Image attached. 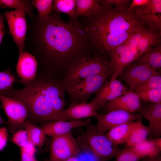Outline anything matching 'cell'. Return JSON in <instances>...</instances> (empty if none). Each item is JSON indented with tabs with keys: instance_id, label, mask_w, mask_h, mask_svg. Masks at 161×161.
I'll return each mask as SVG.
<instances>
[{
	"instance_id": "obj_41",
	"label": "cell",
	"mask_w": 161,
	"mask_h": 161,
	"mask_svg": "<svg viewBox=\"0 0 161 161\" xmlns=\"http://www.w3.org/2000/svg\"><path fill=\"white\" fill-rule=\"evenodd\" d=\"M149 140L153 145L161 150V138L160 137L152 139Z\"/></svg>"
},
{
	"instance_id": "obj_26",
	"label": "cell",
	"mask_w": 161,
	"mask_h": 161,
	"mask_svg": "<svg viewBox=\"0 0 161 161\" xmlns=\"http://www.w3.org/2000/svg\"><path fill=\"white\" fill-rule=\"evenodd\" d=\"M75 0H53L52 12L63 13L75 19H77L75 13Z\"/></svg>"
},
{
	"instance_id": "obj_22",
	"label": "cell",
	"mask_w": 161,
	"mask_h": 161,
	"mask_svg": "<svg viewBox=\"0 0 161 161\" xmlns=\"http://www.w3.org/2000/svg\"><path fill=\"white\" fill-rule=\"evenodd\" d=\"M161 38V34L147 28L137 45L139 57L150 49L152 46L159 44Z\"/></svg>"
},
{
	"instance_id": "obj_18",
	"label": "cell",
	"mask_w": 161,
	"mask_h": 161,
	"mask_svg": "<svg viewBox=\"0 0 161 161\" xmlns=\"http://www.w3.org/2000/svg\"><path fill=\"white\" fill-rule=\"evenodd\" d=\"M141 120L139 119L118 125L110 129L106 135L116 145L125 143L131 132Z\"/></svg>"
},
{
	"instance_id": "obj_9",
	"label": "cell",
	"mask_w": 161,
	"mask_h": 161,
	"mask_svg": "<svg viewBox=\"0 0 161 161\" xmlns=\"http://www.w3.org/2000/svg\"><path fill=\"white\" fill-rule=\"evenodd\" d=\"M25 13L24 11L21 9L4 13L10 33L18 47L19 53L24 51L28 27Z\"/></svg>"
},
{
	"instance_id": "obj_14",
	"label": "cell",
	"mask_w": 161,
	"mask_h": 161,
	"mask_svg": "<svg viewBox=\"0 0 161 161\" xmlns=\"http://www.w3.org/2000/svg\"><path fill=\"white\" fill-rule=\"evenodd\" d=\"M91 103L74 102L55 115L52 121L83 120L94 117L97 113Z\"/></svg>"
},
{
	"instance_id": "obj_45",
	"label": "cell",
	"mask_w": 161,
	"mask_h": 161,
	"mask_svg": "<svg viewBox=\"0 0 161 161\" xmlns=\"http://www.w3.org/2000/svg\"><path fill=\"white\" fill-rule=\"evenodd\" d=\"M43 161H48V159H46Z\"/></svg>"
},
{
	"instance_id": "obj_10",
	"label": "cell",
	"mask_w": 161,
	"mask_h": 161,
	"mask_svg": "<svg viewBox=\"0 0 161 161\" xmlns=\"http://www.w3.org/2000/svg\"><path fill=\"white\" fill-rule=\"evenodd\" d=\"M132 9L148 29L161 34V0H150L147 4Z\"/></svg>"
},
{
	"instance_id": "obj_4",
	"label": "cell",
	"mask_w": 161,
	"mask_h": 161,
	"mask_svg": "<svg viewBox=\"0 0 161 161\" xmlns=\"http://www.w3.org/2000/svg\"><path fill=\"white\" fill-rule=\"evenodd\" d=\"M113 66L103 56L90 52L77 60L67 70L62 81L63 84L92 75L109 72L112 73Z\"/></svg>"
},
{
	"instance_id": "obj_17",
	"label": "cell",
	"mask_w": 161,
	"mask_h": 161,
	"mask_svg": "<svg viewBox=\"0 0 161 161\" xmlns=\"http://www.w3.org/2000/svg\"><path fill=\"white\" fill-rule=\"evenodd\" d=\"M140 111L148 123L151 134L158 137L161 134V102L151 103Z\"/></svg>"
},
{
	"instance_id": "obj_29",
	"label": "cell",
	"mask_w": 161,
	"mask_h": 161,
	"mask_svg": "<svg viewBox=\"0 0 161 161\" xmlns=\"http://www.w3.org/2000/svg\"><path fill=\"white\" fill-rule=\"evenodd\" d=\"M161 88V76L159 73L154 75L143 84L135 87L132 91L135 92Z\"/></svg>"
},
{
	"instance_id": "obj_2",
	"label": "cell",
	"mask_w": 161,
	"mask_h": 161,
	"mask_svg": "<svg viewBox=\"0 0 161 161\" xmlns=\"http://www.w3.org/2000/svg\"><path fill=\"white\" fill-rule=\"evenodd\" d=\"M83 24L92 49L103 56L124 43L134 32L144 25L127 7L118 10L110 6H101Z\"/></svg>"
},
{
	"instance_id": "obj_37",
	"label": "cell",
	"mask_w": 161,
	"mask_h": 161,
	"mask_svg": "<svg viewBox=\"0 0 161 161\" xmlns=\"http://www.w3.org/2000/svg\"><path fill=\"white\" fill-rule=\"evenodd\" d=\"M147 30V28L144 26L133 33L124 43L137 47L138 43Z\"/></svg>"
},
{
	"instance_id": "obj_40",
	"label": "cell",
	"mask_w": 161,
	"mask_h": 161,
	"mask_svg": "<svg viewBox=\"0 0 161 161\" xmlns=\"http://www.w3.org/2000/svg\"><path fill=\"white\" fill-rule=\"evenodd\" d=\"M5 18L4 16L0 13V45L6 32L4 23V19Z\"/></svg>"
},
{
	"instance_id": "obj_6",
	"label": "cell",
	"mask_w": 161,
	"mask_h": 161,
	"mask_svg": "<svg viewBox=\"0 0 161 161\" xmlns=\"http://www.w3.org/2000/svg\"><path fill=\"white\" fill-rule=\"evenodd\" d=\"M81 151L71 132L52 137L48 161H64L76 157Z\"/></svg>"
},
{
	"instance_id": "obj_1",
	"label": "cell",
	"mask_w": 161,
	"mask_h": 161,
	"mask_svg": "<svg viewBox=\"0 0 161 161\" xmlns=\"http://www.w3.org/2000/svg\"><path fill=\"white\" fill-rule=\"evenodd\" d=\"M32 20L24 48L36 60L37 75L58 78L59 73L66 72L92 49L83 24L78 19L70 17L66 22L59 13L52 11Z\"/></svg>"
},
{
	"instance_id": "obj_5",
	"label": "cell",
	"mask_w": 161,
	"mask_h": 161,
	"mask_svg": "<svg viewBox=\"0 0 161 161\" xmlns=\"http://www.w3.org/2000/svg\"><path fill=\"white\" fill-rule=\"evenodd\" d=\"M112 72L101 73L63 84L71 103L86 102L110 78Z\"/></svg>"
},
{
	"instance_id": "obj_13",
	"label": "cell",
	"mask_w": 161,
	"mask_h": 161,
	"mask_svg": "<svg viewBox=\"0 0 161 161\" xmlns=\"http://www.w3.org/2000/svg\"><path fill=\"white\" fill-rule=\"evenodd\" d=\"M38 64L35 57L25 51L19 53L16 72L19 82L25 86L31 83L37 77Z\"/></svg>"
},
{
	"instance_id": "obj_16",
	"label": "cell",
	"mask_w": 161,
	"mask_h": 161,
	"mask_svg": "<svg viewBox=\"0 0 161 161\" xmlns=\"http://www.w3.org/2000/svg\"><path fill=\"white\" fill-rule=\"evenodd\" d=\"M91 120H54L46 122L40 127L46 135L52 137L67 134L73 129L87 126Z\"/></svg>"
},
{
	"instance_id": "obj_34",
	"label": "cell",
	"mask_w": 161,
	"mask_h": 161,
	"mask_svg": "<svg viewBox=\"0 0 161 161\" xmlns=\"http://www.w3.org/2000/svg\"><path fill=\"white\" fill-rule=\"evenodd\" d=\"M11 141L20 148L27 145L31 142L25 130L19 129L14 134L11 138Z\"/></svg>"
},
{
	"instance_id": "obj_7",
	"label": "cell",
	"mask_w": 161,
	"mask_h": 161,
	"mask_svg": "<svg viewBox=\"0 0 161 161\" xmlns=\"http://www.w3.org/2000/svg\"><path fill=\"white\" fill-rule=\"evenodd\" d=\"M0 100L8 118L7 129L13 134L29 118L28 109L22 102L14 98L0 94Z\"/></svg>"
},
{
	"instance_id": "obj_27",
	"label": "cell",
	"mask_w": 161,
	"mask_h": 161,
	"mask_svg": "<svg viewBox=\"0 0 161 161\" xmlns=\"http://www.w3.org/2000/svg\"><path fill=\"white\" fill-rule=\"evenodd\" d=\"M131 148L144 158L157 156L161 151L147 139Z\"/></svg>"
},
{
	"instance_id": "obj_23",
	"label": "cell",
	"mask_w": 161,
	"mask_h": 161,
	"mask_svg": "<svg viewBox=\"0 0 161 161\" xmlns=\"http://www.w3.org/2000/svg\"><path fill=\"white\" fill-rule=\"evenodd\" d=\"M101 7L99 0H75V13L76 17H85L90 16L95 13Z\"/></svg>"
},
{
	"instance_id": "obj_15",
	"label": "cell",
	"mask_w": 161,
	"mask_h": 161,
	"mask_svg": "<svg viewBox=\"0 0 161 161\" xmlns=\"http://www.w3.org/2000/svg\"><path fill=\"white\" fill-rule=\"evenodd\" d=\"M102 107L107 112L120 110L133 114L140 111L143 106L141 100L137 93L130 90L124 94L107 103Z\"/></svg>"
},
{
	"instance_id": "obj_11",
	"label": "cell",
	"mask_w": 161,
	"mask_h": 161,
	"mask_svg": "<svg viewBox=\"0 0 161 161\" xmlns=\"http://www.w3.org/2000/svg\"><path fill=\"white\" fill-rule=\"evenodd\" d=\"M97 121V129L106 134L112 128L121 124L136 120L139 115L125 111L116 110L107 112L105 114L98 113L94 117Z\"/></svg>"
},
{
	"instance_id": "obj_30",
	"label": "cell",
	"mask_w": 161,
	"mask_h": 161,
	"mask_svg": "<svg viewBox=\"0 0 161 161\" xmlns=\"http://www.w3.org/2000/svg\"><path fill=\"white\" fill-rule=\"evenodd\" d=\"M115 157L114 161H139L144 159L131 148L120 150Z\"/></svg>"
},
{
	"instance_id": "obj_42",
	"label": "cell",
	"mask_w": 161,
	"mask_h": 161,
	"mask_svg": "<svg viewBox=\"0 0 161 161\" xmlns=\"http://www.w3.org/2000/svg\"><path fill=\"white\" fill-rule=\"evenodd\" d=\"M142 161H161L160 158L157 156L151 158L146 157Z\"/></svg>"
},
{
	"instance_id": "obj_43",
	"label": "cell",
	"mask_w": 161,
	"mask_h": 161,
	"mask_svg": "<svg viewBox=\"0 0 161 161\" xmlns=\"http://www.w3.org/2000/svg\"><path fill=\"white\" fill-rule=\"evenodd\" d=\"M2 107V106L0 105V110L1 108ZM5 121L3 120L2 118L0 113V125L2 123H4Z\"/></svg>"
},
{
	"instance_id": "obj_8",
	"label": "cell",
	"mask_w": 161,
	"mask_h": 161,
	"mask_svg": "<svg viewBox=\"0 0 161 161\" xmlns=\"http://www.w3.org/2000/svg\"><path fill=\"white\" fill-rule=\"evenodd\" d=\"M108 55L113 67L110 80L117 79L126 67L139 58L137 47L125 43L114 49Z\"/></svg>"
},
{
	"instance_id": "obj_39",
	"label": "cell",
	"mask_w": 161,
	"mask_h": 161,
	"mask_svg": "<svg viewBox=\"0 0 161 161\" xmlns=\"http://www.w3.org/2000/svg\"><path fill=\"white\" fill-rule=\"evenodd\" d=\"M150 0H133L128 7V10H130L133 8L145 5L148 4Z\"/></svg>"
},
{
	"instance_id": "obj_32",
	"label": "cell",
	"mask_w": 161,
	"mask_h": 161,
	"mask_svg": "<svg viewBox=\"0 0 161 161\" xmlns=\"http://www.w3.org/2000/svg\"><path fill=\"white\" fill-rule=\"evenodd\" d=\"M140 99L151 103L161 102V88L135 92Z\"/></svg>"
},
{
	"instance_id": "obj_20",
	"label": "cell",
	"mask_w": 161,
	"mask_h": 161,
	"mask_svg": "<svg viewBox=\"0 0 161 161\" xmlns=\"http://www.w3.org/2000/svg\"><path fill=\"white\" fill-rule=\"evenodd\" d=\"M23 127L27 131L31 142L41 149L45 143L46 136L41 128L27 120L24 123Z\"/></svg>"
},
{
	"instance_id": "obj_33",
	"label": "cell",
	"mask_w": 161,
	"mask_h": 161,
	"mask_svg": "<svg viewBox=\"0 0 161 161\" xmlns=\"http://www.w3.org/2000/svg\"><path fill=\"white\" fill-rule=\"evenodd\" d=\"M20 148L21 161H38L35 157V146L31 142Z\"/></svg>"
},
{
	"instance_id": "obj_31",
	"label": "cell",
	"mask_w": 161,
	"mask_h": 161,
	"mask_svg": "<svg viewBox=\"0 0 161 161\" xmlns=\"http://www.w3.org/2000/svg\"><path fill=\"white\" fill-rule=\"evenodd\" d=\"M31 2L37 10L38 17L41 18L45 17L52 12L53 0H32Z\"/></svg>"
},
{
	"instance_id": "obj_19",
	"label": "cell",
	"mask_w": 161,
	"mask_h": 161,
	"mask_svg": "<svg viewBox=\"0 0 161 161\" xmlns=\"http://www.w3.org/2000/svg\"><path fill=\"white\" fill-rule=\"evenodd\" d=\"M151 134L148 126L144 125L141 120L130 134L125 143L126 148L133 147L147 139Z\"/></svg>"
},
{
	"instance_id": "obj_35",
	"label": "cell",
	"mask_w": 161,
	"mask_h": 161,
	"mask_svg": "<svg viewBox=\"0 0 161 161\" xmlns=\"http://www.w3.org/2000/svg\"><path fill=\"white\" fill-rule=\"evenodd\" d=\"M159 73L157 71L150 68L142 72L134 81L130 87L132 91L135 87L145 82L152 76Z\"/></svg>"
},
{
	"instance_id": "obj_21",
	"label": "cell",
	"mask_w": 161,
	"mask_h": 161,
	"mask_svg": "<svg viewBox=\"0 0 161 161\" xmlns=\"http://www.w3.org/2000/svg\"><path fill=\"white\" fill-rule=\"evenodd\" d=\"M135 61L139 64H147L157 70L161 67V46L151 48L139 57Z\"/></svg>"
},
{
	"instance_id": "obj_12",
	"label": "cell",
	"mask_w": 161,
	"mask_h": 161,
	"mask_svg": "<svg viewBox=\"0 0 161 161\" xmlns=\"http://www.w3.org/2000/svg\"><path fill=\"white\" fill-rule=\"evenodd\" d=\"M127 89L117 79L106 82L90 102L97 111L107 103L124 94Z\"/></svg>"
},
{
	"instance_id": "obj_38",
	"label": "cell",
	"mask_w": 161,
	"mask_h": 161,
	"mask_svg": "<svg viewBox=\"0 0 161 161\" xmlns=\"http://www.w3.org/2000/svg\"><path fill=\"white\" fill-rule=\"evenodd\" d=\"M8 139L7 129L3 127L0 128V151L2 150L7 145Z\"/></svg>"
},
{
	"instance_id": "obj_36",
	"label": "cell",
	"mask_w": 161,
	"mask_h": 161,
	"mask_svg": "<svg viewBox=\"0 0 161 161\" xmlns=\"http://www.w3.org/2000/svg\"><path fill=\"white\" fill-rule=\"evenodd\" d=\"M131 1L129 0H99V3L101 6H114L116 9L121 10L127 7V4Z\"/></svg>"
},
{
	"instance_id": "obj_3",
	"label": "cell",
	"mask_w": 161,
	"mask_h": 161,
	"mask_svg": "<svg viewBox=\"0 0 161 161\" xmlns=\"http://www.w3.org/2000/svg\"><path fill=\"white\" fill-rule=\"evenodd\" d=\"M76 140L81 150L92 154L98 161H108L115 157L120 150L106 134L98 130L95 125L87 126Z\"/></svg>"
},
{
	"instance_id": "obj_24",
	"label": "cell",
	"mask_w": 161,
	"mask_h": 161,
	"mask_svg": "<svg viewBox=\"0 0 161 161\" xmlns=\"http://www.w3.org/2000/svg\"><path fill=\"white\" fill-rule=\"evenodd\" d=\"M150 68V66L147 64L133 63L123 70L120 76L121 79L125 81L130 87L142 72Z\"/></svg>"
},
{
	"instance_id": "obj_25",
	"label": "cell",
	"mask_w": 161,
	"mask_h": 161,
	"mask_svg": "<svg viewBox=\"0 0 161 161\" xmlns=\"http://www.w3.org/2000/svg\"><path fill=\"white\" fill-rule=\"evenodd\" d=\"M0 7L22 9L32 19L36 17L33 12L34 7L30 0H0Z\"/></svg>"
},
{
	"instance_id": "obj_44",
	"label": "cell",
	"mask_w": 161,
	"mask_h": 161,
	"mask_svg": "<svg viewBox=\"0 0 161 161\" xmlns=\"http://www.w3.org/2000/svg\"><path fill=\"white\" fill-rule=\"evenodd\" d=\"M64 161H78L76 157L71 158Z\"/></svg>"
},
{
	"instance_id": "obj_28",
	"label": "cell",
	"mask_w": 161,
	"mask_h": 161,
	"mask_svg": "<svg viewBox=\"0 0 161 161\" xmlns=\"http://www.w3.org/2000/svg\"><path fill=\"white\" fill-rule=\"evenodd\" d=\"M17 82H19V79L16 78L10 68L0 71V93L13 88L14 83Z\"/></svg>"
}]
</instances>
